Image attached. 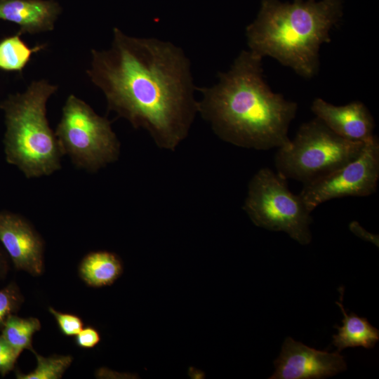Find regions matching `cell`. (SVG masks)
<instances>
[{"label": "cell", "mask_w": 379, "mask_h": 379, "mask_svg": "<svg viewBox=\"0 0 379 379\" xmlns=\"http://www.w3.org/2000/svg\"><path fill=\"white\" fill-rule=\"evenodd\" d=\"M243 209L258 227L284 232L302 245L312 240V211L300 194L289 190L286 179L269 168H260L251 179Z\"/></svg>", "instance_id": "cell-7"}, {"label": "cell", "mask_w": 379, "mask_h": 379, "mask_svg": "<svg viewBox=\"0 0 379 379\" xmlns=\"http://www.w3.org/2000/svg\"><path fill=\"white\" fill-rule=\"evenodd\" d=\"M0 242L18 270L39 276L44 269V243L20 215L0 211Z\"/></svg>", "instance_id": "cell-10"}, {"label": "cell", "mask_w": 379, "mask_h": 379, "mask_svg": "<svg viewBox=\"0 0 379 379\" xmlns=\"http://www.w3.org/2000/svg\"><path fill=\"white\" fill-rule=\"evenodd\" d=\"M20 354V352L11 347L0 334V374L2 376H5L14 369Z\"/></svg>", "instance_id": "cell-20"}, {"label": "cell", "mask_w": 379, "mask_h": 379, "mask_svg": "<svg viewBox=\"0 0 379 379\" xmlns=\"http://www.w3.org/2000/svg\"><path fill=\"white\" fill-rule=\"evenodd\" d=\"M343 0H262L257 18L246 27L249 51L270 56L305 78L315 76L319 49L343 15Z\"/></svg>", "instance_id": "cell-3"}, {"label": "cell", "mask_w": 379, "mask_h": 379, "mask_svg": "<svg viewBox=\"0 0 379 379\" xmlns=\"http://www.w3.org/2000/svg\"><path fill=\"white\" fill-rule=\"evenodd\" d=\"M275 371L270 379H319L333 376L347 368L339 352H328L308 347L291 337L285 339Z\"/></svg>", "instance_id": "cell-9"}, {"label": "cell", "mask_w": 379, "mask_h": 379, "mask_svg": "<svg viewBox=\"0 0 379 379\" xmlns=\"http://www.w3.org/2000/svg\"><path fill=\"white\" fill-rule=\"evenodd\" d=\"M8 269L9 266L5 251L0 248V279L6 276Z\"/></svg>", "instance_id": "cell-23"}, {"label": "cell", "mask_w": 379, "mask_h": 379, "mask_svg": "<svg viewBox=\"0 0 379 379\" xmlns=\"http://www.w3.org/2000/svg\"><path fill=\"white\" fill-rule=\"evenodd\" d=\"M49 312L55 317L61 333L66 336H75L84 327L81 318L78 316L63 313L48 307Z\"/></svg>", "instance_id": "cell-19"}, {"label": "cell", "mask_w": 379, "mask_h": 379, "mask_svg": "<svg viewBox=\"0 0 379 379\" xmlns=\"http://www.w3.org/2000/svg\"><path fill=\"white\" fill-rule=\"evenodd\" d=\"M350 230L361 239L370 241L378 246V235L369 233L364 230L357 221H352L349 225Z\"/></svg>", "instance_id": "cell-22"}, {"label": "cell", "mask_w": 379, "mask_h": 379, "mask_svg": "<svg viewBox=\"0 0 379 379\" xmlns=\"http://www.w3.org/2000/svg\"><path fill=\"white\" fill-rule=\"evenodd\" d=\"M100 341V335L98 330L92 326L83 328L75 335L77 345L83 349H91Z\"/></svg>", "instance_id": "cell-21"}, {"label": "cell", "mask_w": 379, "mask_h": 379, "mask_svg": "<svg viewBox=\"0 0 379 379\" xmlns=\"http://www.w3.org/2000/svg\"><path fill=\"white\" fill-rule=\"evenodd\" d=\"M112 36L109 48L91 51L88 77L109 111L147 131L159 148L175 150L198 114L190 59L168 41L117 27Z\"/></svg>", "instance_id": "cell-1"}, {"label": "cell", "mask_w": 379, "mask_h": 379, "mask_svg": "<svg viewBox=\"0 0 379 379\" xmlns=\"http://www.w3.org/2000/svg\"><path fill=\"white\" fill-rule=\"evenodd\" d=\"M364 143L338 135L316 117L300 126L288 147L278 149L274 164L283 178L305 185L355 159Z\"/></svg>", "instance_id": "cell-5"}, {"label": "cell", "mask_w": 379, "mask_h": 379, "mask_svg": "<svg viewBox=\"0 0 379 379\" xmlns=\"http://www.w3.org/2000/svg\"><path fill=\"white\" fill-rule=\"evenodd\" d=\"M311 109L329 129L346 140L366 142L375 135L373 117L360 101L335 106L316 98Z\"/></svg>", "instance_id": "cell-11"}, {"label": "cell", "mask_w": 379, "mask_h": 379, "mask_svg": "<svg viewBox=\"0 0 379 379\" xmlns=\"http://www.w3.org/2000/svg\"><path fill=\"white\" fill-rule=\"evenodd\" d=\"M55 135L62 155L90 172L116 161L119 156L120 144L111 122L74 95L66 100Z\"/></svg>", "instance_id": "cell-6"}, {"label": "cell", "mask_w": 379, "mask_h": 379, "mask_svg": "<svg viewBox=\"0 0 379 379\" xmlns=\"http://www.w3.org/2000/svg\"><path fill=\"white\" fill-rule=\"evenodd\" d=\"M262 58L241 51L211 86L197 87V113L214 133L234 145L268 150L288 147L298 104L274 93L264 79Z\"/></svg>", "instance_id": "cell-2"}, {"label": "cell", "mask_w": 379, "mask_h": 379, "mask_svg": "<svg viewBox=\"0 0 379 379\" xmlns=\"http://www.w3.org/2000/svg\"><path fill=\"white\" fill-rule=\"evenodd\" d=\"M40 321L35 317L22 318L15 314L11 315L6 321L1 334L7 343L16 350L22 352L32 347L34 334L41 329Z\"/></svg>", "instance_id": "cell-16"}, {"label": "cell", "mask_w": 379, "mask_h": 379, "mask_svg": "<svg viewBox=\"0 0 379 379\" xmlns=\"http://www.w3.org/2000/svg\"><path fill=\"white\" fill-rule=\"evenodd\" d=\"M379 179V140L376 135L364 143L353 160L331 173L305 184L299 194L310 211L328 200L366 197L377 190Z\"/></svg>", "instance_id": "cell-8"}, {"label": "cell", "mask_w": 379, "mask_h": 379, "mask_svg": "<svg viewBox=\"0 0 379 379\" xmlns=\"http://www.w3.org/2000/svg\"><path fill=\"white\" fill-rule=\"evenodd\" d=\"M123 270L122 262L116 254L105 251H95L82 259L79 274L87 285L100 288L114 283Z\"/></svg>", "instance_id": "cell-14"}, {"label": "cell", "mask_w": 379, "mask_h": 379, "mask_svg": "<svg viewBox=\"0 0 379 379\" xmlns=\"http://www.w3.org/2000/svg\"><path fill=\"white\" fill-rule=\"evenodd\" d=\"M58 86L41 79L0 104L5 118L4 152L8 163L27 178L49 175L61 167L62 154L46 118V103Z\"/></svg>", "instance_id": "cell-4"}, {"label": "cell", "mask_w": 379, "mask_h": 379, "mask_svg": "<svg viewBox=\"0 0 379 379\" xmlns=\"http://www.w3.org/2000/svg\"><path fill=\"white\" fill-rule=\"evenodd\" d=\"M24 302L19 286L14 281L0 289V331L7 319L15 314Z\"/></svg>", "instance_id": "cell-18"}, {"label": "cell", "mask_w": 379, "mask_h": 379, "mask_svg": "<svg viewBox=\"0 0 379 379\" xmlns=\"http://www.w3.org/2000/svg\"><path fill=\"white\" fill-rule=\"evenodd\" d=\"M45 45L29 47L20 35L9 36L0 41V69L6 72H21L29 62L32 55Z\"/></svg>", "instance_id": "cell-15"}, {"label": "cell", "mask_w": 379, "mask_h": 379, "mask_svg": "<svg viewBox=\"0 0 379 379\" xmlns=\"http://www.w3.org/2000/svg\"><path fill=\"white\" fill-rule=\"evenodd\" d=\"M36 367L28 373L16 371L18 379H60L71 365L73 358L70 355H53L45 357L34 350Z\"/></svg>", "instance_id": "cell-17"}, {"label": "cell", "mask_w": 379, "mask_h": 379, "mask_svg": "<svg viewBox=\"0 0 379 379\" xmlns=\"http://www.w3.org/2000/svg\"><path fill=\"white\" fill-rule=\"evenodd\" d=\"M61 12L55 0H0V20L19 26L20 35L53 30Z\"/></svg>", "instance_id": "cell-12"}, {"label": "cell", "mask_w": 379, "mask_h": 379, "mask_svg": "<svg viewBox=\"0 0 379 379\" xmlns=\"http://www.w3.org/2000/svg\"><path fill=\"white\" fill-rule=\"evenodd\" d=\"M340 302H336L344 316L343 325L334 326L338 333L333 335L332 344L340 352L347 347H364L372 349L379 340V331L373 327L364 317L354 313L347 314L342 303L344 288H339Z\"/></svg>", "instance_id": "cell-13"}]
</instances>
